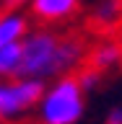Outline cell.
Listing matches in <instances>:
<instances>
[{
	"label": "cell",
	"instance_id": "cell-1",
	"mask_svg": "<svg viewBox=\"0 0 122 124\" xmlns=\"http://www.w3.org/2000/svg\"><path fill=\"white\" fill-rule=\"evenodd\" d=\"M88 41L78 31L31 26L21 41V67L18 78L29 80H57L62 75H75L86 65Z\"/></svg>",
	"mask_w": 122,
	"mask_h": 124
},
{
	"label": "cell",
	"instance_id": "cell-2",
	"mask_svg": "<svg viewBox=\"0 0 122 124\" xmlns=\"http://www.w3.org/2000/svg\"><path fill=\"white\" fill-rule=\"evenodd\" d=\"M86 114V93L75 75H62L44 83L34 116L39 124H78Z\"/></svg>",
	"mask_w": 122,
	"mask_h": 124
},
{
	"label": "cell",
	"instance_id": "cell-3",
	"mask_svg": "<svg viewBox=\"0 0 122 124\" xmlns=\"http://www.w3.org/2000/svg\"><path fill=\"white\" fill-rule=\"evenodd\" d=\"M42 93H44L42 80H29V78L0 80V122H16L34 114Z\"/></svg>",
	"mask_w": 122,
	"mask_h": 124
},
{
	"label": "cell",
	"instance_id": "cell-4",
	"mask_svg": "<svg viewBox=\"0 0 122 124\" xmlns=\"http://www.w3.org/2000/svg\"><path fill=\"white\" fill-rule=\"evenodd\" d=\"M83 0H29L26 13L37 26H52L62 29L81 13Z\"/></svg>",
	"mask_w": 122,
	"mask_h": 124
},
{
	"label": "cell",
	"instance_id": "cell-5",
	"mask_svg": "<svg viewBox=\"0 0 122 124\" xmlns=\"http://www.w3.org/2000/svg\"><path fill=\"white\" fill-rule=\"evenodd\" d=\"M86 65L94 67L96 72H112L122 67V39L117 36H101L96 44H88V57Z\"/></svg>",
	"mask_w": 122,
	"mask_h": 124
},
{
	"label": "cell",
	"instance_id": "cell-6",
	"mask_svg": "<svg viewBox=\"0 0 122 124\" xmlns=\"http://www.w3.org/2000/svg\"><path fill=\"white\" fill-rule=\"evenodd\" d=\"M34 21L29 18L26 8H0V46L18 44L23 41V36L31 31Z\"/></svg>",
	"mask_w": 122,
	"mask_h": 124
},
{
	"label": "cell",
	"instance_id": "cell-7",
	"mask_svg": "<svg viewBox=\"0 0 122 124\" xmlns=\"http://www.w3.org/2000/svg\"><path fill=\"white\" fill-rule=\"evenodd\" d=\"M88 23L96 31H112L122 26V0H99L88 10Z\"/></svg>",
	"mask_w": 122,
	"mask_h": 124
},
{
	"label": "cell",
	"instance_id": "cell-8",
	"mask_svg": "<svg viewBox=\"0 0 122 124\" xmlns=\"http://www.w3.org/2000/svg\"><path fill=\"white\" fill-rule=\"evenodd\" d=\"M18 67H21V41L0 46V80L18 78Z\"/></svg>",
	"mask_w": 122,
	"mask_h": 124
},
{
	"label": "cell",
	"instance_id": "cell-9",
	"mask_svg": "<svg viewBox=\"0 0 122 124\" xmlns=\"http://www.w3.org/2000/svg\"><path fill=\"white\" fill-rule=\"evenodd\" d=\"M101 78H104V75H101V72H96L94 67H88V65H83V67L75 72V80L81 83V88H83L86 96H88L91 91H96V88L101 85Z\"/></svg>",
	"mask_w": 122,
	"mask_h": 124
},
{
	"label": "cell",
	"instance_id": "cell-10",
	"mask_svg": "<svg viewBox=\"0 0 122 124\" xmlns=\"http://www.w3.org/2000/svg\"><path fill=\"white\" fill-rule=\"evenodd\" d=\"M104 124H122V106H112L104 116Z\"/></svg>",
	"mask_w": 122,
	"mask_h": 124
},
{
	"label": "cell",
	"instance_id": "cell-11",
	"mask_svg": "<svg viewBox=\"0 0 122 124\" xmlns=\"http://www.w3.org/2000/svg\"><path fill=\"white\" fill-rule=\"evenodd\" d=\"M3 5H8V8H26L29 0H3Z\"/></svg>",
	"mask_w": 122,
	"mask_h": 124
},
{
	"label": "cell",
	"instance_id": "cell-12",
	"mask_svg": "<svg viewBox=\"0 0 122 124\" xmlns=\"http://www.w3.org/2000/svg\"><path fill=\"white\" fill-rule=\"evenodd\" d=\"M0 8H3V0H0Z\"/></svg>",
	"mask_w": 122,
	"mask_h": 124
}]
</instances>
